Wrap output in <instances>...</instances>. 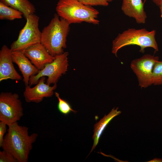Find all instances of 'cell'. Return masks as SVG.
I'll return each mask as SVG.
<instances>
[{
	"label": "cell",
	"mask_w": 162,
	"mask_h": 162,
	"mask_svg": "<svg viewBox=\"0 0 162 162\" xmlns=\"http://www.w3.org/2000/svg\"><path fill=\"white\" fill-rule=\"evenodd\" d=\"M8 127L2 147L10 153L18 162H27L38 134L34 133L29 135L28 128L20 125L18 122Z\"/></svg>",
	"instance_id": "cell-1"
},
{
	"label": "cell",
	"mask_w": 162,
	"mask_h": 162,
	"mask_svg": "<svg viewBox=\"0 0 162 162\" xmlns=\"http://www.w3.org/2000/svg\"><path fill=\"white\" fill-rule=\"evenodd\" d=\"M70 25L55 14L49 24L43 29L40 43L52 56H56L64 52Z\"/></svg>",
	"instance_id": "cell-2"
},
{
	"label": "cell",
	"mask_w": 162,
	"mask_h": 162,
	"mask_svg": "<svg viewBox=\"0 0 162 162\" xmlns=\"http://www.w3.org/2000/svg\"><path fill=\"white\" fill-rule=\"evenodd\" d=\"M57 14L70 24L86 22L98 25V11L92 6L84 5L78 0H59L56 4Z\"/></svg>",
	"instance_id": "cell-3"
},
{
	"label": "cell",
	"mask_w": 162,
	"mask_h": 162,
	"mask_svg": "<svg viewBox=\"0 0 162 162\" xmlns=\"http://www.w3.org/2000/svg\"><path fill=\"white\" fill-rule=\"evenodd\" d=\"M156 32L154 30L149 31L144 28H129L118 34L113 40L112 52L117 56L120 49L130 45L139 46L140 51L142 53H144L145 49L147 47L152 48L158 51L159 49L155 38Z\"/></svg>",
	"instance_id": "cell-4"
},
{
	"label": "cell",
	"mask_w": 162,
	"mask_h": 162,
	"mask_svg": "<svg viewBox=\"0 0 162 162\" xmlns=\"http://www.w3.org/2000/svg\"><path fill=\"white\" fill-rule=\"evenodd\" d=\"M26 19V23L20 31L17 39L10 45L12 51H23L35 44L40 43L41 32L38 27L39 17L33 14Z\"/></svg>",
	"instance_id": "cell-5"
},
{
	"label": "cell",
	"mask_w": 162,
	"mask_h": 162,
	"mask_svg": "<svg viewBox=\"0 0 162 162\" xmlns=\"http://www.w3.org/2000/svg\"><path fill=\"white\" fill-rule=\"evenodd\" d=\"M23 115L22 102L16 93L0 94V121L8 126L19 121Z\"/></svg>",
	"instance_id": "cell-6"
},
{
	"label": "cell",
	"mask_w": 162,
	"mask_h": 162,
	"mask_svg": "<svg viewBox=\"0 0 162 162\" xmlns=\"http://www.w3.org/2000/svg\"><path fill=\"white\" fill-rule=\"evenodd\" d=\"M68 52H66L56 56L52 62L46 64L36 75L30 77L29 85L31 86L36 84L41 77L45 76L48 77L46 82L47 84L56 83L60 77L65 74L68 70Z\"/></svg>",
	"instance_id": "cell-7"
},
{
	"label": "cell",
	"mask_w": 162,
	"mask_h": 162,
	"mask_svg": "<svg viewBox=\"0 0 162 162\" xmlns=\"http://www.w3.org/2000/svg\"><path fill=\"white\" fill-rule=\"evenodd\" d=\"M158 61V56L146 54L131 62L130 68L136 75L141 88H145L153 84V68Z\"/></svg>",
	"instance_id": "cell-8"
},
{
	"label": "cell",
	"mask_w": 162,
	"mask_h": 162,
	"mask_svg": "<svg viewBox=\"0 0 162 162\" xmlns=\"http://www.w3.org/2000/svg\"><path fill=\"white\" fill-rule=\"evenodd\" d=\"M45 76L41 77L38 83L33 87L29 85L26 86L23 96L26 102L38 103L44 98L51 97L54 94V91L57 87V84L52 86L45 83Z\"/></svg>",
	"instance_id": "cell-9"
},
{
	"label": "cell",
	"mask_w": 162,
	"mask_h": 162,
	"mask_svg": "<svg viewBox=\"0 0 162 162\" xmlns=\"http://www.w3.org/2000/svg\"><path fill=\"white\" fill-rule=\"evenodd\" d=\"M12 50L4 45L0 51V82L8 79L20 80L22 77L15 69L12 56Z\"/></svg>",
	"instance_id": "cell-10"
},
{
	"label": "cell",
	"mask_w": 162,
	"mask_h": 162,
	"mask_svg": "<svg viewBox=\"0 0 162 162\" xmlns=\"http://www.w3.org/2000/svg\"><path fill=\"white\" fill-rule=\"evenodd\" d=\"M25 55L39 70L52 62L55 58L50 55L41 43L35 44L23 51Z\"/></svg>",
	"instance_id": "cell-11"
},
{
	"label": "cell",
	"mask_w": 162,
	"mask_h": 162,
	"mask_svg": "<svg viewBox=\"0 0 162 162\" xmlns=\"http://www.w3.org/2000/svg\"><path fill=\"white\" fill-rule=\"evenodd\" d=\"M11 54L14 63L17 65L22 75L25 85L26 86L28 85L30 77L36 75L39 70L25 55L23 51H13Z\"/></svg>",
	"instance_id": "cell-12"
},
{
	"label": "cell",
	"mask_w": 162,
	"mask_h": 162,
	"mask_svg": "<svg viewBox=\"0 0 162 162\" xmlns=\"http://www.w3.org/2000/svg\"><path fill=\"white\" fill-rule=\"evenodd\" d=\"M121 9L125 15L134 19L137 23H145L147 16L142 0H122Z\"/></svg>",
	"instance_id": "cell-13"
},
{
	"label": "cell",
	"mask_w": 162,
	"mask_h": 162,
	"mask_svg": "<svg viewBox=\"0 0 162 162\" xmlns=\"http://www.w3.org/2000/svg\"><path fill=\"white\" fill-rule=\"evenodd\" d=\"M121 112L120 111L118 110V108L116 109L114 108L108 115H105L94 124L93 130L94 133L92 136L93 144L90 153L95 148L101 134L108 123L114 117L120 114Z\"/></svg>",
	"instance_id": "cell-14"
},
{
	"label": "cell",
	"mask_w": 162,
	"mask_h": 162,
	"mask_svg": "<svg viewBox=\"0 0 162 162\" xmlns=\"http://www.w3.org/2000/svg\"><path fill=\"white\" fill-rule=\"evenodd\" d=\"M0 2L20 11L25 18L35 12L34 6L28 0H0Z\"/></svg>",
	"instance_id": "cell-15"
},
{
	"label": "cell",
	"mask_w": 162,
	"mask_h": 162,
	"mask_svg": "<svg viewBox=\"0 0 162 162\" xmlns=\"http://www.w3.org/2000/svg\"><path fill=\"white\" fill-rule=\"evenodd\" d=\"M23 15L19 10L8 6L0 2V19L13 20L20 19Z\"/></svg>",
	"instance_id": "cell-16"
},
{
	"label": "cell",
	"mask_w": 162,
	"mask_h": 162,
	"mask_svg": "<svg viewBox=\"0 0 162 162\" xmlns=\"http://www.w3.org/2000/svg\"><path fill=\"white\" fill-rule=\"evenodd\" d=\"M55 94L58 100V108L59 111L64 115H67L71 112L76 113L77 111L73 110L69 103L66 100L61 98L57 92H55Z\"/></svg>",
	"instance_id": "cell-17"
},
{
	"label": "cell",
	"mask_w": 162,
	"mask_h": 162,
	"mask_svg": "<svg viewBox=\"0 0 162 162\" xmlns=\"http://www.w3.org/2000/svg\"><path fill=\"white\" fill-rule=\"evenodd\" d=\"M153 84L162 85V61H158L155 63L152 74Z\"/></svg>",
	"instance_id": "cell-18"
},
{
	"label": "cell",
	"mask_w": 162,
	"mask_h": 162,
	"mask_svg": "<svg viewBox=\"0 0 162 162\" xmlns=\"http://www.w3.org/2000/svg\"><path fill=\"white\" fill-rule=\"evenodd\" d=\"M83 4L89 6H107L109 3L105 0H78Z\"/></svg>",
	"instance_id": "cell-19"
},
{
	"label": "cell",
	"mask_w": 162,
	"mask_h": 162,
	"mask_svg": "<svg viewBox=\"0 0 162 162\" xmlns=\"http://www.w3.org/2000/svg\"><path fill=\"white\" fill-rule=\"evenodd\" d=\"M0 162H18V161L10 153L3 150L2 151H0Z\"/></svg>",
	"instance_id": "cell-20"
},
{
	"label": "cell",
	"mask_w": 162,
	"mask_h": 162,
	"mask_svg": "<svg viewBox=\"0 0 162 162\" xmlns=\"http://www.w3.org/2000/svg\"><path fill=\"white\" fill-rule=\"evenodd\" d=\"M7 126L5 123L0 121V147H2L5 134L6 132Z\"/></svg>",
	"instance_id": "cell-21"
},
{
	"label": "cell",
	"mask_w": 162,
	"mask_h": 162,
	"mask_svg": "<svg viewBox=\"0 0 162 162\" xmlns=\"http://www.w3.org/2000/svg\"><path fill=\"white\" fill-rule=\"evenodd\" d=\"M157 5L159 6L162 3V0H152Z\"/></svg>",
	"instance_id": "cell-22"
},
{
	"label": "cell",
	"mask_w": 162,
	"mask_h": 162,
	"mask_svg": "<svg viewBox=\"0 0 162 162\" xmlns=\"http://www.w3.org/2000/svg\"><path fill=\"white\" fill-rule=\"evenodd\" d=\"M148 162H162V159L155 158Z\"/></svg>",
	"instance_id": "cell-23"
},
{
	"label": "cell",
	"mask_w": 162,
	"mask_h": 162,
	"mask_svg": "<svg viewBox=\"0 0 162 162\" xmlns=\"http://www.w3.org/2000/svg\"><path fill=\"white\" fill-rule=\"evenodd\" d=\"M160 10V16L161 18H162V3L160 4L159 6Z\"/></svg>",
	"instance_id": "cell-24"
},
{
	"label": "cell",
	"mask_w": 162,
	"mask_h": 162,
	"mask_svg": "<svg viewBox=\"0 0 162 162\" xmlns=\"http://www.w3.org/2000/svg\"><path fill=\"white\" fill-rule=\"evenodd\" d=\"M106 0L107 2H111L112 1H113V0Z\"/></svg>",
	"instance_id": "cell-25"
}]
</instances>
